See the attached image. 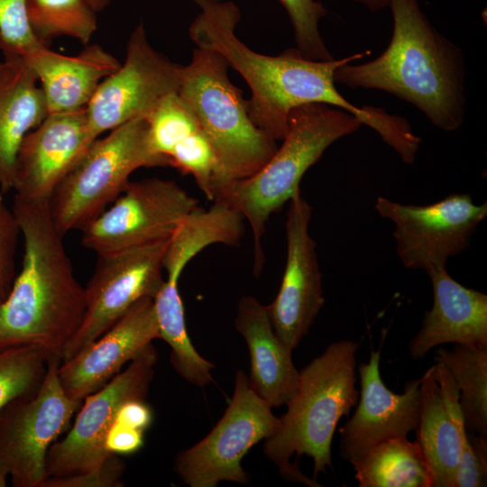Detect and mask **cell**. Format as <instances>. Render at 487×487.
<instances>
[{
    "label": "cell",
    "mask_w": 487,
    "mask_h": 487,
    "mask_svg": "<svg viewBox=\"0 0 487 487\" xmlns=\"http://www.w3.org/2000/svg\"><path fill=\"white\" fill-rule=\"evenodd\" d=\"M28 17L34 35L46 45L61 36L87 45L97 28L96 14L84 0H29Z\"/></svg>",
    "instance_id": "28"
},
{
    "label": "cell",
    "mask_w": 487,
    "mask_h": 487,
    "mask_svg": "<svg viewBox=\"0 0 487 487\" xmlns=\"http://www.w3.org/2000/svg\"><path fill=\"white\" fill-rule=\"evenodd\" d=\"M358 343L329 345L299 371L295 395L286 404L278 429L263 445L265 455L285 479L321 486L315 478L332 466L331 445L336 426L356 404Z\"/></svg>",
    "instance_id": "4"
},
{
    "label": "cell",
    "mask_w": 487,
    "mask_h": 487,
    "mask_svg": "<svg viewBox=\"0 0 487 487\" xmlns=\"http://www.w3.org/2000/svg\"><path fill=\"white\" fill-rule=\"evenodd\" d=\"M143 431L114 421L106 437V448L110 454L130 455L143 446Z\"/></svg>",
    "instance_id": "37"
},
{
    "label": "cell",
    "mask_w": 487,
    "mask_h": 487,
    "mask_svg": "<svg viewBox=\"0 0 487 487\" xmlns=\"http://www.w3.org/2000/svg\"><path fill=\"white\" fill-rule=\"evenodd\" d=\"M435 360L452 374L465 427L487 438V347L455 345L439 348Z\"/></svg>",
    "instance_id": "27"
},
{
    "label": "cell",
    "mask_w": 487,
    "mask_h": 487,
    "mask_svg": "<svg viewBox=\"0 0 487 487\" xmlns=\"http://www.w3.org/2000/svg\"><path fill=\"white\" fill-rule=\"evenodd\" d=\"M168 242L97 255L95 271L84 287L82 324L67 345L61 362L100 337L140 299L155 298L165 282L162 259Z\"/></svg>",
    "instance_id": "14"
},
{
    "label": "cell",
    "mask_w": 487,
    "mask_h": 487,
    "mask_svg": "<svg viewBox=\"0 0 487 487\" xmlns=\"http://www.w3.org/2000/svg\"><path fill=\"white\" fill-rule=\"evenodd\" d=\"M50 357L31 345L0 347V409L12 400L39 388Z\"/></svg>",
    "instance_id": "31"
},
{
    "label": "cell",
    "mask_w": 487,
    "mask_h": 487,
    "mask_svg": "<svg viewBox=\"0 0 487 487\" xmlns=\"http://www.w3.org/2000/svg\"><path fill=\"white\" fill-rule=\"evenodd\" d=\"M198 204L173 180L130 181L112 206L80 230L81 244L106 255L168 240Z\"/></svg>",
    "instance_id": "10"
},
{
    "label": "cell",
    "mask_w": 487,
    "mask_h": 487,
    "mask_svg": "<svg viewBox=\"0 0 487 487\" xmlns=\"http://www.w3.org/2000/svg\"><path fill=\"white\" fill-rule=\"evenodd\" d=\"M157 358L156 349L149 345L124 370L83 400L67 435L48 451L47 479L90 471L112 455L106 448V435L125 402L145 400Z\"/></svg>",
    "instance_id": "12"
},
{
    "label": "cell",
    "mask_w": 487,
    "mask_h": 487,
    "mask_svg": "<svg viewBox=\"0 0 487 487\" xmlns=\"http://www.w3.org/2000/svg\"><path fill=\"white\" fill-rule=\"evenodd\" d=\"M20 56L36 75L49 114L86 107L101 82L121 62L99 44H87L76 55L67 56L39 43Z\"/></svg>",
    "instance_id": "21"
},
{
    "label": "cell",
    "mask_w": 487,
    "mask_h": 487,
    "mask_svg": "<svg viewBox=\"0 0 487 487\" xmlns=\"http://www.w3.org/2000/svg\"><path fill=\"white\" fill-rule=\"evenodd\" d=\"M156 338H160V333L154 300L146 297L100 337L60 363L61 386L69 398L83 401L103 388Z\"/></svg>",
    "instance_id": "18"
},
{
    "label": "cell",
    "mask_w": 487,
    "mask_h": 487,
    "mask_svg": "<svg viewBox=\"0 0 487 487\" xmlns=\"http://www.w3.org/2000/svg\"><path fill=\"white\" fill-rule=\"evenodd\" d=\"M168 165L155 154L145 117L140 116L96 139L49 200L53 223L65 235L81 230L113 203L142 167Z\"/></svg>",
    "instance_id": "7"
},
{
    "label": "cell",
    "mask_w": 487,
    "mask_h": 487,
    "mask_svg": "<svg viewBox=\"0 0 487 487\" xmlns=\"http://www.w3.org/2000/svg\"><path fill=\"white\" fill-rule=\"evenodd\" d=\"M8 476L3 473L0 472V487H5L7 483Z\"/></svg>",
    "instance_id": "41"
},
{
    "label": "cell",
    "mask_w": 487,
    "mask_h": 487,
    "mask_svg": "<svg viewBox=\"0 0 487 487\" xmlns=\"http://www.w3.org/2000/svg\"><path fill=\"white\" fill-rule=\"evenodd\" d=\"M153 414L145 400H133L125 402L118 410L115 421L145 431L152 424Z\"/></svg>",
    "instance_id": "38"
},
{
    "label": "cell",
    "mask_w": 487,
    "mask_h": 487,
    "mask_svg": "<svg viewBox=\"0 0 487 487\" xmlns=\"http://www.w3.org/2000/svg\"><path fill=\"white\" fill-rule=\"evenodd\" d=\"M199 9L188 29L198 48L221 55L237 71L251 90L247 100L254 124L275 141L282 140L289 115L308 103H324L354 113L350 103L336 89L334 74L343 64L357 60V53L326 61L305 59L291 48L277 56L253 51L236 35L241 12L232 1L191 0Z\"/></svg>",
    "instance_id": "3"
},
{
    "label": "cell",
    "mask_w": 487,
    "mask_h": 487,
    "mask_svg": "<svg viewBox=\"0 0 487 487\" xmlns=\"http://www.w3.org/2000/svg\"><path fill=\"white\" fill-rule=\"evenodd\" d=\"M487 485V438L466 433L452 487Z\"/></svg>",
    "instance_id": "35"
},
{
    "label": "cell",
    "mask_w": 487,
    "mask_h": 487,
    "mask_svg": "<svg viewBox=\"0 0 487 487\" xmlns=\"http://www.w3.org/2000/svg\"><path fill=\"white\" fill-rule=\"evenodd\" d=\"M377 213L394 225L396 253L407 269L446 267L469 247L487 216V202L475 205L470 194L453 193L425 206L406 205L378 197Z\"/></svg>",
    "instance_id": "11"
},
{
    "label": "cell",
    "mask_w": 487,
    "mask_h": 487,
    "mask_svg": "<svg viewBox=\"0 0 487 487\" xmlns=\"http://www.w3.org/2000/svg\"><path fill=\"white\" fill-rule=\"evenodd\" d=\"M168 164L192 175L199 188L214 202L233 184L211 142L200 128L173 148L168 156Z\"/></svg>",
    "instance_id": "29"
},
{
    "label": "cell",
    "mask_w": 487,
    "mask_h": 487,
    "mask_svg": "<svg viewBox=\"0 0 487 487\" xmlns=\"http://www.w3.org/2000/svg\"><path fill=\"white\" fill-rule=\"evenodd\" d=\"M280 421L239 369L224 415L203 439L176 455L173 469L190 487H216L223 481L245 484L249 475L242 459L254 445L271 436Z\"/></svg>",
    "instance_id": "9"
},
{
    "label": "cell",
    "mask_w": 487,
    "mask_h": 487,
    "mask_svg": "<svg viewBox=\"0 0 487 487\" xmlns=\"http://www.w3.org/2000/svg\"><path fill=\"white\" fill-rule=\"evenodd\" d=\"M388 7L393 31L386 50L371 61L338 67L335 82L390 93L415 106L438 129H458L466 110L462 50L436 30L418 0H389Z\"/></svg>",
    "instance_id": "2"
},
{
    "label": "cell",
    "mask_w": 487,
    "mask_h": 487,
    "mask_svg": "<svg viewBox=\"0 0 487 487\" xmlns=\"http://www.w3.org/2000/svg\"><path fill=\"white\" fill-rule=\"evenodd\" d=\"M178 282L166 279L153 299L160 338L171 349L170 363L176 372L188 382L205 387L213 381L214 364L203 358L190 342Z\"/></svg>",
    "instance_id": "26"
},
{
    "label": "cell",
    "mask_w": 487,
    "mask_h": 487,
    "mask_svg": "<svg viewBox=\"0 0 487 487\" xmlns=\"http://www.w3.org/2000/svg\"><path fill=\"white\" fill-rule=\"evenodd\" d=\"M23 244L21 270L0 302V347L31 345L59 356L80 327L85 288L78 281L49 201L14 195Z\"/></svg>",
    "instance_id": "1"
},
{
    "label": "cell",
    "mask_w": 487,
    "mask_h": 487,
    "mask_svg": "<svg viewBox=\"0 0 487 487\" xmlns=\"http://www.w3.org/2000/svg\"><path fill=\"white\" fill-rule=\"evenodd\" d=\"M289 202L285 270L278 294L267 308L277 336L293 351L308 335L325 298L316 243L309 234L312 208L300 188Z\"/></svg>",
    "instance_id": "15"
},
{
    "label": "cell",
    "mask_w": 487,
    "mask_h": 487,
    "mask_svg": "<svg viewBox=\"0 0 487 487\" xmlns=\"http://www.w3.org/2000/svg\"><path fill=\"white\" fill-rule=\"evenodd\" d=\"M60 363L59 356H51L39 388L0 409V472L14 487H41L48 451L69 430L82 404L61 386Z\"/></svg>",
    "instance_id": "8"
},
{
    "label": "cell",
    "mask_w": 487,
    "mask_h": 487,
    "mask_svg": "<svg viewBox=\"0 0 487 487\" xmlns=\"http://www.w3.org/2000/svg\"><path fill=\"white\" fill-rule=\"evenodd\" d=\"M363 124L347 111L324 103H308L291 110L282 144L255 174L233 183L217 201L237 209L249 223L254 244V273L264 262L262 238L271 214L300 188L306 171L338 139ZM216 202V201H215Z\"/></svg>",
    "instance_id": "5"
},
{
    "label": "cell",
    "mask_w": 487,
    "mask_h": 487,
    "mask_svg": "<svg viewBox=\"0 0 487 487\" xmlns=\"http://www.w3.org/2000/svg\"><path fill=\"white\" fill-rule=\"evenodd\" d=\"M433 289L432 308L409 344V354L423 358L444 344L487 347V295L454 280L446 267L426 271Z\"/></svg>",
    "instance_id": "20"
},
{
    "label": "cell",
    "mask_w": 487,
    "mask_h": 487,
    "mask_svg": "<svg viewBox=\"0 0 487 487\" xmlns=\"http://www.w3.org/2000/svg\"><path fill=\"white\" fill-rule=\"evenodd\" d=\"M280 1L292 24L295 48L300 55L310 60H333L318 29L320 20L327 14L323 4L316 0Z\"/></svg>",
    "instance_id": "32"
},
{
    "label": "cell",
    "mask_w": 487,
    "mask_h": 487,
    "mask_svg": "<svg viewBox=\"0 0 487 487\" xmlns=\"http://www.w3.org/2000/svg\"><path fill=\"white\" fill-rule=\"evenodd\" d=\"M351 464L360 487H432L421 448L407 436L381 442Z\"/></svg>",
    "instance_id": "25"
},
{
    "label": "cell",
    "mask_w": 487,
    "mask_h": 487,
    "mask_svg": "<svg viewBox=\"0 0 487 487\" xmlns=\"http://www.w3.org/2000/svg\"><path fill=\"white\" fill-rule=\"evenodd\" d=\"M49 115L38 78L17 55L0 60V188L13 189L16 154L25 135Z\"/></svg>",
    "instance_id": "23"
},
{
    "label": "cell",
    "mask_w": 487,
    "mask_h": 487,
    "mask_svg": "<svg viewBox=\"0 0 487 487\" xmlns=\"http://www.w3.org/2000/svg\"><path fill=\"white\" fill-rule=\"evenodd\" d=\"M234 326L249 349L250 387L271 408L286 405L298 390L299 371L292 362V350L277 336L267 306L253 296L242 297Z\"/></svg>",
    "instance_id": "22"
},
{
    "label": "cell",
    "mask_w": 487,
    "mask_h": 487,
    "mask_svg": "<svg viewBox=\"0 0 487 487\" xmlns=\"http://www.w3.org/2000/svg\"><path fill=\"white\" fill-rule=\"evenodd\" d=\"M181 69L152 47L139 23L127 41L124 62L101 82L86 106L92 137L147 116L165 96L179 92Z\"/></svg>",
    "instance_id": "13"
},
{
    "label": "cell",
    "mask_w": 487,
    "mask_h": 487,
    "mask_svg": "<svg viewBox=\"0 0 487 487\" xmlns=\"http://www.w3.org/2000/svg\"><path fill=\"white\" fill-rule=\"evenodd\" d=\"M86 4L96 14L103 11L112 0H84Z\"/></svg>",
    "instance_id": "40"
},
{
    "label": "cell",
    "mask_w": 487,
    "mask_h": 487,
    "mask_svg": "<svg viewBox=\"0 0 487 487\" xmlns=\"http://www.w3.org/2000/svg\"><path fill=\"white\" fill-rule=\"evenodd\" d=\"M125 464L117 455H110L98 467L90 471L57 478H48L41 487H118Z\"/></svg>",
    "instance_id": "36"
},
{
    "label": "cell",
    "mask_w": 487,
    "mask_h": 487,
    "mask_svg": "<svg viewBox=\"0 0 487 487\" xmlns=\"http://www.w3.org/2000/svg\"><path fill=\"white\" fill-rule=\"evenodd\" d=\"M381 349L372 350L368 363L358 367L360 400L353 415L339 429L340 455L352 463L385 440L416 431L420 414V378L409 381L404 392L396 394L380 373Z\"/></svg>",
    "instance_id": "17"
},
{
    "label": "cell",
    "mask_w": 487,
    "mask_h": 487,
    "mask_svg": "<svg viewBox=\"0 0 487 487\" xmlns=\"http://www.w3.org/2000/svg\"><path fill=\"white\" fill-rule=\"evenodd\" d=\"M4 195L0 188V302L8 296L16 276L15 255L21 236L15 216Z\"/></svg>",
    "instance_id": "34"
},
{
    "label": "cell",
    "mask_w": 487,
    "mask_h": 487,
    "mask_svg": "<svg viewBox=\"0 0 487 487\" xmlns=\"http://www.w3.org/2000/svg\"><path fill=\"white\" fill-rule=\"evenodd\" d=\"M95 140L86 107L49 114L20 144L14 163V195L49 201Z\"/></svg>",
    "instance_id": "16"
},
{
    "label": "cell",
    "mask_w": 487,
    "mask_h": 487,
    "mask_svg": "<svg viewBox=\"0 0 487 487\" xmlns=\"http://www.w3.org/2000/svg\"><path fill=\"white\" fill-rule=\"evenodd\" d=\"M363 5L372 12H378L389 5V0H350Z\"/></svg>",
    "instance_id": "39"
},
{
    "label": "cell",
    "mask_w": 487,
    "mask_h": 487,
    "mask_svg": "<svg viewBox=\"0 0 487 487\" xmlns=\"http://www.w3.org/2000/svg\"><path fill=\"white\" fill-rule=\"evenodd\" d=\"M244 217L225 201H216L205 210L196 208L179 225L169 239L162 266L168 280L179 281L189 262L208 245H236L244 234Z\"/></svg>",
    "instance_id": "24"
},
{
    "label": "cell",
    "mask_w": 487,
    "mask_h": 487,
    "mask_svg": "<svg viewBox=\"0 0 487 487\" xmlns=\"http://www.w3.org/2000/svg\"><path fill=\"white\" fill-rule=\"evenodd\" d=\"M29 0H0V50L20 55L42 43L34 35L28 17Z\"/></svg>",
    "instance_id": "33"
},
{
    "label": "cell",
    "mask_w": 487,
    "mask_h": 487,
    "mask_svg": "<svg viewBox=\"0 0 487 487\" xmlns=\"http://www.w3.org/2000/svg\"><path fill=\"white\" fill-rule=\"evenodd\" d=\"M421 405L416 429L432 475V487H452L466 436L459 391L450 372L436 362L420 378Z\"/></svg>",
    "instance_id": "19"
},
{
    "label": "cell",
    "mask_w": 487,
    "mask_h": 487,
    "mask_svg": "<svg viewBox=\"0 0 487 487\" xmlns=\"http://www.w3.org/2000/svg\"><path fill=\"white\" fill-rule=\"evenodd\" d=\"M217 52L196 48L182 66L179 95L192 107L231 182L259 171L278 149L275 140L252 121L247 100L228 77Z\"/></svg>",
    "instance_id": "6"
},
{
    "label": "cell",
    "mask_w": 487,
    "mask_h": 487,
    "mask_svg": "<svg viewBox=\"0 0 487 487\" xmlns=\"http://www.w3.org/2000/svg\"><path fill=\"white\" fill-rule=\"evenodd\" d=\"M145 119L151 149L167 164L173 148L200 128L192 107L179 92L165 96Z\"/></svg>",
    "instance_id": "30"
}]
</instances>
